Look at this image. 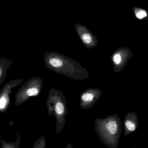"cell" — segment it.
I'll use <instances>...</instances> for the list:
<instances>
[{
    "label": "cell",
    "instance_id": "7c38bea8",
    "mask_svg": "<svg viewBox=\"0 0 148 148\" xmlns=\"http://www.w3.org/2000/svg\"><path fill=\"white\" fill-rule=\"evenodd\" d=\"M47 141L45 136H42L35 142L33 148H46Z\"/></svg>",
    "mask_w": 148,
    "mask_h": 148
},
{
    "label": "cell",
    "instance_id": "9c48e42d",
    "mask_svg": "<svg viewBox=\"0 0 148 148\" xmlns=\"http://www.w3.org/2000/svg\"><path fill=\"white\" fill-rule=\"evenodd\" d=\"M138 119L134 112H128L125 116L123 123L124 133L125 136L136 132L138 127Z\"/></svg>",
    "mask_w": 148,
    "mask_h": 148
},
{
    "label": "cell",
    "instance_id": "277c9868",
    "mask_svg": "<svg viewBox=\"0 0 148 148\" xmlns=\"http://www.w3.org/2000/svg\"><path fill=\"white\" fill-rule=\"evenodd\" d=\"M43 84V80L37 77H32L27 81L16 94L15 105H21L31 97L39 96Z\"/></svg>",
    "mask_w": 148,
    "mask_h": 148
},
{
    "label": "cell",
    "instance_id": "ba28073f",
    "mask_svg": "<svg viewBox=\"0 0 148 148\" xmlns=\"http://www.w3.org/2000/svg\"><path fill=\"white\" fill-rule=\"evenodd\" d=\"M75 27L79 38L86 48L89 49L97 47L98 40L96 36L87 27L81 23H77L75 25Z\"/></svg>",
    "mask_w": 148,
    "mask_h": 148
},
{
    "label": "cell",
    "instance_id": "52a82bcc",
    "mask_svg": "<svg viewBox=\"0 0 148 148\" xmlns=\"http://www.w3.org/2000/svg\"><path fill=\"white\" fill-rule=\"evenodd\" d=\"M102 91L98 88H90L82 92L80 95V106L84 110L90 109L101 96Z\"/></svg>",
    "mask_w": 148,
    "mask_h": 148
},
{
    "label": "cell",
    "instance_id": "3957f363",
    "mask_svg": "<svg viewBox=\"0 0 148 148\" xmlns=\"http://www.w3.org/2000/svg\"><path fill=\"white\" fill-rule=\"evenodd\" d=\"M48 114L54 116L56 121V131L59 134L63 129L68 114L67 101L62 91L54 88L50 89L47 101Z\"/></svg>",
    "mask_w": 148,
    "mask_h": 148
},
{
    "label": "cell",
    "instance_id": "5b68a950",
    "mask_svg": "<svg viewBox=\"0 0 148 148\" xmlns=\"http://www.w3.org/2000/svg\"><path fill=\"white\" fill-rule=\"evenodd\" d=\"M132 56V51L128 48L122 47L116 50L110 57L114 72L118 73L121 71Z\"/></svg>",
    "mask_w": 148,
    "mask_h": 148
},
{
    "label": "cell",
    "instance_id": "30bf717a",
    "mask_svg": "<svg viewBox=\"0 0 148 148\" xmlns=\"http://www.w3.org/2000/svg\"><path fill=\"white\" fill-rule=\"evenodd\" d=\"M12 60L7 58H0V85L4 82L7 75L8 69L13 64Z\"/></svg>",
    "mask_w": 148,
    "mask_h": 148
},
{
    "label": "cell",
    "instance_id": "8992f818",
    "mask_svg": "<svg viewBox=\"0 0 148 148\" xmlns=\"http://www.w3.org/2000/svg\"><path fill=\"white\" fill-rule=\"evenodd\" d=\"M23 82V79H16L10 81L5 84L0 91V112L4 113L10 105V95L12 89L18 86Z\"/></svg>",
    "mask_w": 148,
    "mask_h": 148
},
{
    "label": "cell",
    "instance_id": "9a60e30c",
    "mask_svg": "<svg viewBox=\"0 0 148 148\" xmlns=\"http://www.w3.org/2000/svg\"><path fill=\"white\" fill-rule=\"evenodd\" d=\"M133 148V147H132V148Z\"/></svg>",
    "mask_w": 148,
    "mask_h": 148
},
{
    "label": "cell",
    "instance_id": "6da1fadb",
    "mask_svg": "<svg viewBox=\"0 0 148 148\" xmlns=\"http://www.w3.org/2000/svg\"><path fill=\"white\" fill-rule=\"evenodd\" d=\"M45 67L50 71L62 74L71 79L82 80L89 74L77 62L56 52H47L44 56Z\"/></svg>",
    "mask_w": 148,
    "mask_h": 148
},
{
    "label": "cell",
    "instance_id": "4fadbf2b",
    "mask_svg": "<svg viewBox=\"0 0 148 148\" xmlns=\"http://www.w3.org/2000/svg\"><path fill=\"white\" fill-rule=\"evenodd\" d=\"M136 15L137 18L142 19L147 16V13L143 10L139 9V10H138L136 11Z\"/></svg>",
    "mask_w": 148,
    "mask_h": 148
},
{
    "label": "cell",
    "instance_id": "8fae6325",
    "mask_svg": "<svg viewBox=\"0 0 148 148\" xmlns=\"http://www.w3.org/2000/svg\"><path fill=\"white\" fill-rule=\"evenodd\" d=\"M21 135L19 134L15 142L8 143L6 141L1 139V148H20Z\"/></svg>",
    "mask_w": 148,
    "mask_h": 148
},
{
    "label": "cell",
    "instance_id": "7a4b0ae2",
    "mask_svg": "<svg viewBox=\"0 0 148 148\" xmlns=\"http://www.w3.org/2000/svg\"><path fill=\"white\" fill-rule=\"evenodd\" d=\"M95 130L101 141L110 148H117L121 134L122 123L117 114L95 121Z\"/></svg>",
    "mask_w": 148,
    "mask_h": 148
},
{
    "label": "cell",
    "instance_id": "5bb4252c",
    "mask_svg": "<svg viewBox=\"0 0 148 148\" xmlns=\"http://www.w3.org/2000/svg\"><path fill=\"white\" fill-rule=\"evenodd\" d=\"M66 148H73L72 143H69Z\"/></svg>",
    "mask_w": 148,
    "mask_h": 148
}]
</instances>
